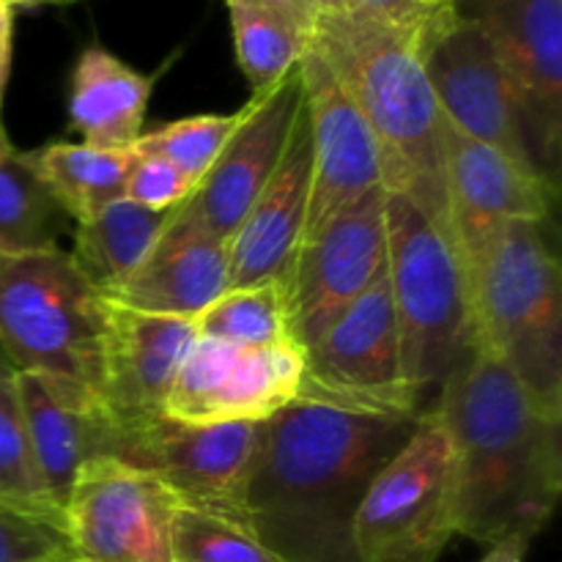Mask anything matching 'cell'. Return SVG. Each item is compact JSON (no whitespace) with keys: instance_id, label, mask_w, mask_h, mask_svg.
<instances>
[{"instance_id":"obj_20","label":"cell","mask_w":562,"mask_h":562,"mask_svg":"<svg viewBox=\"0 0 562 562\" xmlns=\"http://www.w3.org/2000/svg\"><path fill=\"white\" fill-rule=\"evenodd\" d=\"M11 373L33 464L53 503L64 510L80 467L102 456L113 459L115 423L104 412L102 401L88 390L55 382L42 373Z\"/></svg>"},{"instance_id":"obj_29","label":"cell","mask_w":562,"mask_h":562,"mask_svg":"<svg viewBox=\"0 0 562 562\" xmlns=\"http://www.w3.org/2000/svg\"><path fill=\"white\" fill-rule=\"evenodd\" d=\"M239 121L241 110L228 115L203 113L170 121V124L157 126V130L143 132L140 140L132 146V151L168 159V162H173L181 173L190 176L198 184L214 165V159L220 157L228 137L239 126Z\"/></svg>"},{"instance_id":"obj_31","label":"cell","mask_w":562,"mask_h":562,"mask_svg":"<svg viewBox=\"0 0 562 562\" xmlns=\"http://www.w3.org/2000/svg\"><path fill=\"white\" fill-rule=\"evenodd\" d=\"M0 562H71L66 532L0 505Z\"/></svg>"},{"instance_id":"obj_22","label":"cell","mask_w":562,"mask_h":562,"mask_svg":"<svg viewBox=\"0 0 562 562\" xmlns=\"http://www.w3.org/2000/svg\"><path fill=\"white\" fill-rule=\"evenodd\" d=\"M157 77L143 75L102 44H88L71 69L69 124L86 146L132 148L146 124Z\"/></svg>"},{"instance_id":"obj_12","label":"cell","mask_w":562,"mask_h":562,"mask_svg":"<svg viewBox=\"0 0 562 562\" xmlns=\"http://www.w3.org/2000/svg\"><path fill=\"white\" fill-rule=\"evenodd\" d=\"M305 368L300 344L252 349L198 338L170 387L165 415L184 426L267 423L300 401Z\"/></svg>"},{"instance_id":"obj_3","label":"cell","mask_w":562,"mask_h":562,"mask_svg":"<svg viewBox=\"0 0 562 562\" xmlns=\"http://www.w3.org/2000/svg\"><path fill=\"white\" fill-rule=\"evenodd\" d=\"M311 42L349 88L376 137L384 190L409 198L453 236L445 181V115L423 66L420 31L346 11L318 16Z\"/></svg>"},{"instance_id":"obj_16","label":"cell","mask_w":562,"mask_h":562,"mask_svg":"<svg viewBox=\"0 0 562 562\" xmlns=\"http://www.w3.org/2000/svg\"><path fill=\"white\" fill-rule=\"evenodd\" d=\"M300 108L302 75L296 66L272 91L250 97L241 108L239 126L195 192L181 203V212L228 241L278 168Z\"/></svg>"},{"instance_id":"obj_34","label":"cell","mask_w":562,"mask_h":562,"mask_svg":"<svg viewBox=\"0 0 562 562\" xmlns=\"http://www.w3.org/2000/svg\"><path fill=\"white\" fill-rule=\"evenodd\" d=\"M225 3H247V5H261V9L274 11L283 20L294 22L305 36H313V27H316V9L311 5V0H225Z\"/></svg>"},{"instance_id":"obj_33","label":"cell","mask_w":562,"mask_h":562,"mask_svg":"<svg viewBox=\"0 0 562 562\" xmlns=\"http://www.w3.org/2000/svg\"><path fill=\"white\" fill-rule=\"evenodd\" d=\"M346 9H349V14L368 16V20L384 22V25L406 27V31H423L434 11H439L423 9L415 0H346Z\"/></svg>"},{"instance_id":"obj_30","label":"cell","mask_w":562,"mask_h":562,"mask_svg":"<svg viewBox=\"0 0 562 562\" xmlns=\"http://www.w3.org/2000/svg\"><path fill=\"white\" fill-rule=\"evenodd\" d=\"M173 562H283L250 527L181 508L173 516Z\"/></svg>"},{"instance_id":"obj_24","label":"cell","mask_w":562,"mask_h":562,"mask_svg":"<svg viewBox=\"0 0 562 562\" xmlns=\"http://www.w3.org/2000/svg\"><path fill=\"white\" fill-rule=\"evenodd\" d=\"M31 157L66 217L77 223L124 198L135 165L132 148H97L86 143H49L31 151Z\"/></svg>"},{"instance_id":"obj_21","label":"cell","mask_w":562,"mask_h":562,"mask_svg":"<svg viewBox=\"0 0 562 562\" xmlns=\"http://www.w3.org/2000/svg\"><path fill=\"white\" fill-rule=\"evenodd\" d=\"M228 291V241L173 209L146 261L104 300L159 316L198 318Z\"/></svg>"},{"instance_id":"obj_40","label":"cell","mask_w":562,"mask_h":562,"mask_svg":"<svg viewBox=\"0 0 562 562\" xmlns=\"http://www.w3.org/2000/svg\"><path fill=\"white\" fill-rule=\"evenodd\" d=\"M9 146H11V140H9V135H5L3 124H0V151H5Z\"/></svg>"},{"instance_id":"obj_36","label":"cell","mask_w":562,"mask_h":562,"mask_svg":"<svg viewBox=\"0 0 562 562\" xmlns=\"http://www.w3.org/2000/svg\"><path fill=\"white\" fill-rule=\"evenodd\" d=\"M527 549H530V543L527 541L508 538V541H499L494 543V547H488V552L477 562H525Z\"/></svg>"},{"instance_id":"obj_2","label":"cell","mask_w":562,"mask_h":562,"mask_svg":"<svg viewBox=\"0 0 562 562\" xmlns=\"http://www.w3.org/2000/svg\"><path fill=\"white\" fill-rule=\"evenodd\" d=\"M453 448L456 536L532 543L562 494V423L532 406L508 368L472 344L437 404Z\"/></svg>"},{"instance_id":"obj_6","label":"cell","mask_w":562,"mask_h":562,"mask_svg":"<svg viewBox=\"0 0 562 562\" xmlns=\"http://www.w3.org/2000/svg\"><path fill=\"white\" fill-rule=\"evenodd\" d=\"M104 300L60 247L0 256V355L99 398Z\"/></svg>"},{"instance_id":"obj_1","label":"cell","mask_w":562,"mask_h":562,"mask_svg":"<svg viewBox=\"0 0 562 562\" xmlns=\"http://www.w3.org/2000/svg\"><path fill=\"white\" fill-rule=\"evenodd\" d=\"M417 420L307 398L269 417L247 483L252 532L283 562H357V505Z\"/></svg>"},{"instance_id":"obj_28","label":"cell","mask_w":562,"mask_h":562,"mask_svg":"<svg viewBox=\"0 0 562 562\" xmlns=\"http://www.w3.org/2000/svg\"><path fill=\"white\" fill-rule=\"evenodd\" d=\"M0 505L64 530V510L44 488L27 448L25 420L11 368L0 366Z\"/></svg>"},{"instance_id":"obj_39","label":"cell","mask_w":562,"mask_h":562,"mask_svg":"<svg viewBox=\"0 0 562 562\" xmlns=\"http://www.w3.org/2000/svg\"><path fill=\"white\" fill-rule=\"evenodd\" d=\"M415 3H420L423 9H442V5H448L450 0H415Z\"/></svg>"},{"instance_id":"obj_25","label":"cell","mask_w":562,"mask_h":562,"mask_svg":"<svg viewBox=\"0 0 562 562\" xmlns=\"http://www.w3.org/2000/svg\"><path fill=\"white\" fill-rule=\"evenodd\" d=\"M66 212L33 165L31 151H0V256L53 250Z\"/></svg>"},{"instance_id":"obj_5","label":"cell","mask_w":562,"mask_h":562,"mask_svg":"<svg viewBox=\"0 0 562 562\" xmlns=\"http://www.w3.org/2000/svg\"><path fill=\"white\" fill-rule=\"evenodd\" d=\"M384 217L401 368L426 415L475 344L467 272L453 236L409 198L387 192Z\"/></svg>"},{"instance_id":"obj_7","label":"cell","mask_w":562,"mask_h":562,"mask_svg":"<svg viewBox=\"0 0 562 562\" xmlns=\"http://www.w3.org/2000/svg\"><path fill=\"white\" fill-rule=\"evenodd\" d=\"M456 536L453 448L437 409L376 472L351 521L357 562H437Z\"/></svg>"},{"instance_id":"obj_14","label":"cell","mask_w":562,"mask_h":562,"mask_svg":"<svg viewBox=\"0 0 562 562\" xmlns=\"http://www.w3.org/2000/svg\"><path fill=\"white\" fill-rule=\"evenodd\" d=\"M387 190H379L322 225L302 241L289 280L291 333L311 349L329 324L387 267Z\"/></svg>"},{"instance_id":"obj_8","label":"cell","mask_w":562,"mask_h":562,"mask_svg":"<svg viewBox=\"0 0 562 562\" xmlns=\"http://www.w3.org/2000/svg\"><path fill=\"white\" fill-rule=\"evenodd\" d=\"M258 442L261 423L184 426L159 415L137 426H115L113 459L157 477L181 508L250 527L247 483Z\"/></svg>"},{"instance_id":"obj_15","label":"cell","mask_w":562,"mask_h":562,"mask_svg":"<svg viewBox=\"0 0 562 562\" xmlns=\"http://www.w3.org/2000/svg\"><path fill=\"white\" fill-rule=\"evenodd\" d=\"M300 75L313 157L311 209L302 239L307 241L346 206L384 190V170L366 115L313 42L302 53Z\"/></svg>"},{"instance_id":"obj_26","label":"cell","mask_w":562,"mask_h":562,"mask_svg":"<svg viewBox=\"0 0 562 562\" xmlns=\"http://www.w3.org/2000/svg\"><path fill=\"white\" fill-rule=\"evenodd\" d=\"M198 338L234 346L296 344L291 333L289 285L285 280L228 289L195 318Z\"/></svg>"},{"instance_id":"obj_38","label":"cell","mask_w":562,"mask_h":562,"mask_svg":"<svg viewBox=\"0 0 562 562\" xmlns=\"http://www.w3.org/2000/svg\"><path fill=\"white\" fill-rule=\"evenodd\" d=\"M5 3L14 9V5H33V3H64V0H5Z\"/></svg>"},{"instance_id":"obj_32","label":"cell","mask_w":562,"mask_h":562,"mask_svg":"<svg viewBox=\"0 0 562 562\" xmlns=\"http://www.w3.org/2000/svg\"><path fill=\"white\" fill-rule=\"evenodd\" d=\"M195 181L168 159L135 151V165L126 179L124 198L151 212H173L195 192Z\"/></svg>"},{"instance_id":"obj_4","label":"cell","mask_w":562,"mask_h":562,"mask_svg":"<svg viewBox=\"0 0 562 562\" xmlns=\"http://www.w3.org/2000/svg\"><path fill=\"white\" fill-rule=\"evenodd\" d=\"M475 346L562 423V278L547 223H499L461 252Z\"/></svg>"},{"instance_id":"obj_13","label":"cell","mask_w":562,"mask_h":562,"mask_svg":"<svg viewBox=\"0 0 562 562\" xmlns=\"http://www.w3.org/2000/svg\"><path fill=\"white\" fill-rule=\"evenodd\" d=\"M420 58L445 121L461 135L536 168L521 132L514 82L492 42L450 5L420 31Z\"/></svg>"},{"instance_id":"obj_9","label":"cell","mask_w":562,"mask_h":562,"mask_svg":"<svg viewBox=\"0 0 562 562\" xmlns=\"http://www.w3.org/2000/svg\"><path fill=\"white\" fill-rule=\"evenodd\" d=\"M300 398L384 417H420L401 368V338L387 267L305 349Z\"/></svg>"},{"instance_id":"obj_23","label":"cell","mask_w":562,"mask_h":562,"mask_svg":"<svg viewBox=\"0 0 562 562\" xmlns=\"http://www.w3.org/2000/svg\"><path fill=\"white\" fill-rule=\"evenodd\" d=\"M170 212H151L119 198L93 217L80 220L69 258L99 296H110L137 272Z\"/></svg>"},{"instance_id":"obj_37","label":"cell","mask_w":562,"mask_h":562,"mask_svg":"<svg viewBox=\"0 0 562 562\" xmlns=\"http://www.w3.org/2000/svg\"><path fill=\"white\" fill-rule=\"evenodd\" d=\"M311 5L316 9L318 16H335L346 14V0H311Z\"/></svg>"},{"instance_id":"obj_27","label":"cell","mask_w":562,"mask_h":562,"mask_svg":"<svg viewBox=\"0 0 562 562\" xmlns=\"http://www.w3.org/2000/svg\"><path fill=\"white\" fill-rule=\"evenodd\" d=\"M228 14L236 64L250 82L252 97H261L300 66L311 36H305L294 22L261 5L231 3Z\"/></svg>"},{"instance_id":"obj_10","label":"cell","mask_w":562,"mask_h":562,"mask_svg":"<svg viewBox=\"0 0 562 562\" xmlns=\"http://www.w3.org/2000/svg\"><path fill=\"white\" fill-rule=\"evenodd\" d=\"M450 9L492 42L514 82L532 165L560 190L562 0H450Z\"/></svg>"},{"instance_id":"obj_11","label":"cell","mask_w":562,"mask_h":562,"mask_svg":"<svg viewBox=\"0 0 562 562\" xmlns=\"http://www.w3.org/2000/svg\"><path fill=\"white\" fill-rule=\"evenodd\" d=\"M176 510L148 472L110 456L86 461L64 503L71 562H173Z\"/></svg>"},{"instance_id":"obj_18","label":"cell","mask_w":562,"mask_h":562,"mask_svg":"<svg viewBox=\"0 0 562 562\" xmlns=\"http://www.w3.org/2000/svg\"><path fill=\"white\" fill-rule=\"evenodd\" d=\"M445 181L459 256L499 223H549L558 192L536 168L445 121Z\"/></svg>"},{"instance_id":"obj_35","label":"cell","mask_w":562,"mask_h":562,"mask_svg":"<svg viewBox=\"0 0 562 562\" xmlns=\"http://www.w3.org/2000/svg\"><path fill=\"white\" fill-rule=\"evenodd\" d=\"M11 38H14V9L0 0V97L11 69Z\"/></svg>"},{"instance_id":"obj_19","label":"cell","mask_w":562,"mask_h":562,"mask_svg":"<svg viewBox=\"0 0 562 562\" xmlns=\"http://www.w3.org/2000/svg\"><path fill=\"white\" fill-rule=\"evenodd\" d=\"M311 181V130H307L305 99H302L278 168L272 170L261 195L228 239V289H247L267 280H289L296 252L305 239Z\"/></svg>"},{"instance_id":"obj_17","label":"cell","mask_w":562,"mask_h":562,"mask_svg":"<svg viewBox=\"0 0 562 562\" xmlns=\"http://www.w3.org/2000/svg\"><path fill=\"white\" fill-rule=\"evenodd\" d=\"M195 340V318L159 316L104 300L99 401L110 420L126 428L165 415V401Z\"/></svg>"}]
</instances>
